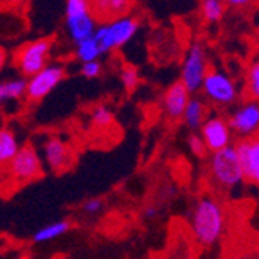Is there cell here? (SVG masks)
Returning <instances> with one entry per match:
<instances>
[{"label": "cell", "mask_w": 259, "mask_h": 259, "mask_svg": "<svg viewBox=\"0 0 259 259\" xmlns=\"http://www.w3.org/2000/svg\"><path fill=\"white\" fill-rule=\"evenodd\" d=\"M225 209L213 196H202L191 213V231L202 247L214 245L225 230Z\"/></svg>", "instance_id": "1"}, {"label": "cell", "mask_w": 259, "mask_h": 259, "mask_svg": "<svg viewBox=\"0 0 259 259\" xmlns=\"http://www.w3.org/2000/svg\"><path fill=\"white\" fill-rule=\"evenodd\" d=\"M98 20L93 16L90 2L85 0H67L65 2V30L75 45L95 36Z\"/></svg>", "instance_id": "2"}, {"label": "cell", "mask_w": 259, "mask_h": 259, "mask_svg": "<svg viewBox=\"0 0 259 259\" xmlns=\"http://www.w3.org/2000/svg\"><path fill=\"white\" fill-rule=\"evenodd\" d=\"M209 174L214 183H218L222 188L231 190L236 188L241 183L245 182L244 179V171L239 161V155L236 152L234 145L211 154L209 157Z\"/></svg>", "instance_id": "3"}, {"label": "cell", "mask_w": 259, "mask_h": 259, "mask_svg": "<svg viewBox=\"0 0 259 259\" xmlns=\"http://www.w3.org/2000/svg\"><path fill=\"white\" fill-rule=\"evenodd\" d=\"M137 31H138V20L127 14L124 17L98 25L93 39L97 40L104 55L126 45L137 34Z\"/></svg>", "instance_id": "4"}, {"label": "cell", "mask_w": 259, "mask_h": 259, "mask_svg": "<svg viewBox=\"0 0 259 259\" xmlns=\"http://www.w3.org/2000/svg\"><path fill=\"white\" fill-rule=\"evenodd\" d=\"M205 100L213 103L216 106L225 107L231 106L239 98V89L238 82L234 81L230 75H227L222 70L209 68L203 79L202 89Z\"/></svg>", "instance_id": "5"}, {"label": "cell", "mask_w": 259, "mask_h": 259, "mask_svg": "<svg viewBox=\"0 0 259 259\" xmlns=\"http://www.w3.org/2000/svg\"><path fill=\"white\" fill-rule=\"evenodd\" d=\"M52 49H53V42L45 37L28 42L23 47H20L14 58V64L17 70L25 78L34 76L49 65Z\"/></svg>", "instance_id": "6"}, {"label": "cell", "mask_w": 259, "mask_h": 259, "mask_svg": "<svg viewBox=\"0 0 259 259\" xmlns=\"http://www.w3.org/2000/svg\"><path fill=\"white\" fill-rule=\"evenodd\" d=\"M208 70L209 67H208V59L203 45L200 42L191 44L183 56L182 73H180V82L191 95L202 89Z\"/></svg>", "instance_id": "7"}, {"label": "cell", "mask_w": 259, "mask_h": 259, "mask_svg": "<svg viewBox=\"0 0 259 259\" xmlns=\"http://www.w3.org/2000/svg\"><path fill=\"white\" fill-rule=\"evenodd\" d=\"M228 126L239 140H247L259 135V103L247 100L236 106L227 118Z\"/></svg>", "instance_id": "8"}, {"label": "cell", "mask_w": 259, "mask_h": 259, "mask_svg": "<svg viewBox=\"0 0 259 259\" xmlns=\"http://www.w3.org/2000/svg\"><path fill=\"white\" fill-rule=\"evenodd\" d=\"M42 158L34 146L27 145L20 146L19 152L13 158V161L8 164V171L11 177L20 183H27L31 180H36L42 176Z\"/></svg>", "instance_id": "9"}, {"label": "cell", "mask_w": 259, "mask_h": 259, "mask_svg": "<svg viewBox=\"0 0 259 259\" xmlns=\"http://www.w3.org/2000/svg\"><path fill=\"white\" fill-rule=\"evenodd\" d=\"M200 138L203 140L208 152L214 154L231 146L233 132L227 118L221 115H209L200 127Z\"/></svg>", "instance_id": "10"}, {"label": "cell", "mask_w": 259, "mask_h": 259, "mask_svg": "<svg viewBox=\"0 0 259 259\" xmlns=\"http://www.w3.org/2000/svg\"><path fill=\"white\" fill-rule=\"evenodd\" d=\"M65 76L64 67L58 64H49L39 73L27 79V98L39 101L53 92Z\"/></svg>", "instance_id": "11"}, {"label": "cell", "mask_w": 259, "mask_h": 259, "mask_svg": "<svg viewBox=\"0 0 259 259\" xmlns=\"http://www.w3.org/2000/svg\"><path fill=\"white\" fill-rule=\"evenodd\" d=\"M244 171V179L259 186V135L247 140H238L234 145Z\"/></svg>", "instance_id": "12"}, {"label": "cell", "mask_w": 259, "mask_h": 259, "mask_svg": "<svg viewBox=\"0 0 259 259\" xmlns=\"http://www.w3.org/2000/svg\"><path fill=\"white\" fill-rule=\"evenodd\" d=\"M44 160L47 166L52 168L56 172H61L67 169L72 163V151L64 143V141L58 137H50L42 146Z\"/></svg>", "instance_id": "13"}, {"label": "cell", "mask_w": 259, "mask_h": 259, "mask_svg": "<svg viewBox=\"0 0 259 259\" xmlns=\"http://www.w3.org/2000/svg\"><path fill=\"white\" fill-rule=\"evenodd\" d=\"M191 98V93L185 89V85L177 81L168 87V90L163 95V109L171 120H180L183 116V112L186 109V104Z\"/></svg>", "instance_id": "14"}, {"label": "cell", "mask_w": 259, "mask_h": 259, "mask_svg": "<svg viewBox=\"0 0 259 259\" xmlns=\"http://www.w3.org/2000/svg\"><path fill=\"white\" fill-rule=\"evenodd\" d=\"M131 7L132 2H126V0H98V2H90L93 16L97 17V20H103L104 23L127 16Z\"/></svg>", "instance_id": "15"}, {"label": "cell", "mask_w": 259, "mask_h": 259, "mask_svg": "<svg viewBox=\"0 0 259 259\" xmlns=\"http://www.w3.org/2000/svg\"><path fill=\"white\" fill-rule=\"evenodd\" d=\"M208 106L206 103L199 98V97H191L190 101L186 104V109L183 112V123L186 127H190L191 131H197L202 127L205 120L208 118Z\"/></svg>", "instance_id": "16"}, {"label": "cell", "mask_w": 259, "mask_h": 259, "mask_svg": "<svg viewBox=\"0 0 259 259\" xmlns=\"http://www.w3.org/2000/svg\"><path fill=\"white\" fill-rule=\"evenodd\" d=\"M19 149L20 145L17 135L8 127L0 129V168L8 166L16 157V154L19 152Z\"/></svg>", "instance_id": "17"}, {"label": "cell", "mask_w": 259, "mask_h": 259, "mask_svg": "<svg viewBox=\"0 0 259 259\" xmlns=\"http://www.w3.org/2000/svg\"><path fill=\"white\" fill-rule=\"evenodd\" d=\"M70 228H72V224H70L68 221H58V222H53L50 225H45L33 234V242L42 244V242L53 241L56 238L64 236Z\"/></svg>", "instance_id": "18"}, {"label": "cell", "mask_w": 259, "mask_h": 259, "mask_svg": "<svg viewBox=\"0 0 259 259\" xmlns=\"http://www.w3.org/2000/svg\"><path fill=\"white\" fill-rule=\"evenodd\" d=\"M27 95V79L25 78H14L0 82V98L2 101L20 100Z\"/></svg>", "instance_id": "19"}, {"label": "cell", "mask_w": 259, "mask_h": 259, "mask_svg": "<svg viewBox=\"0 0 259 259\" xmlns=\"http://www.w3.org/2000/svg\"><path fill=\"white\" fill-rule=\"evenodd\" d=\"M244 93L247 100L259 103V58L251 61L245 70Z\"/></svg>", "instance_id": "20"}, {"label": "cell", "mask_w": 259, "mask_h": 259, "mask_svg": "<svg viewBox=\"0 0 259 259\" xmlns=\"http://www.w3.org/2000/svg\"><path fill=\"white\" fill-rule=\"evenodd\" d=\"M225 10V2H221V0H203L200 2V14L208 23L219 22L224 17Z\"/></svg>", "instance_id": "21"}, {"label": "cell", "mask_w": 259, "mask_h": 259, "mask_svg": "<svg viewBox=\"0 0 259 259\" xmlns=\"http://www.w3.org/2000/svg\"><path fill=\"white\" fill-rule=\"evenodd\" d=\"M75 53H76V58L81 61V64L92 62V61H98V58L103 55L100 45L97 44V40L93 39V37L78 44L76 49H75Z\"/></svg>", "instance_id": "22"}, {"label": "cell", "mask_w": 259, "mask_h": 259, "mask_svg": "<svg viewBox=\"0 0 259 259\" xmlns=\"http://www.w3.org/2000/svg\"><path fill=\"white\" fill-rule=\"evenodd\" d=\"M92 123L100 129H104L113 123V113L109 107L100 104L92 110Z\"/></svg>", "instance_id": "23"}, {"label": "cell", "mask_w": 259, "mask_h": 259, "mask_svg": "<svg viewBox=\"0 0 259 259\" xmlns=\"http://www.w3.org/2000/svg\"><path fill=\"white\" fill-rule=\"evenodd\" d=\"M121 82L124 85L126 90L132 92L138 87L140 84V73L135 67H131V65H126L121 68Z\"/></svg>", "instance_id": "24"}, {"label": "cell", "mask_w": 259, "mask_h": 259, "mask_svg": "<svg viewBox=\"0 0 259 259\" xmlns=\"http://www.w3.org/2000/svg\"><path fill=\"white\" fill-rule=\"evenodd\" d=\"M188 146H190L191 152L199 158H203L208 154V149L203 143V140L197 134H191L190 137H188Z\"/></svg>", "instance_id": "25"}, {"label": "cell", "mask_w": 259, "mask_h": 259, "mask_svg": "<svg viewBox=\"0 0 259 259\" xmlns=\"http://www.w3.org/2000/svg\"><path fill=\"white\" fill-rule=\"evenodd\" d=\"M103 73V65L100 61H92V62H85L81 65V75L84 78L93 79V78H98Z\"/></svg>", "instance_id": "26"}, {"label": "cell", "mask_w": 259, "mask_h": 259, "mask_svg": "<svg viewBox=\"0 0 259 259\" xmlns=\"http://www.w3.org/2000/svg\"><path fill=\"white\" fill-rule=\"evenodd\" d=\"M101 209H103V200L97 199V197L87 199L82 203V211H84V213H87V214H98Z\"/></svg>", "instance_id": "27"}, {"label": "cell", "mask_w": 259, "mask_h": 259, "mask_svg": "<svg viewBox=\"0 0 259 259\" xmlns=\"http://www.w3.org/2000/svg\"><path fill=\"white\" fill-rule=\"evenodd\" d=\"M233 259H259V251L257 250H247L238 256H234Z\"/></svg>", "instance_id": "28"}, {"label": "cell", "mask_w": 259, "mask_h": 259, "mask_svg": "<svg viewBox=\"0 0 259 259\" xmlns=\"http://www.w3.org/2000/svg\"><path fill=\"white\" fill-rule=\"evenodd\" d=\"M225 7H230V8L250 7V2H248V0H227V2H225Z\"/></svg>", "instance_id": "29"}, {"label": "cell", "mask_w": 259, "mask_h": 259, "mask_svg": "<svg viewBox=\"0 0 259 259\" xmlns=\"http://www.w3.org/2000/svg\"><path fill=\"white\" fill-rule=\"evenodd\" d=\"M157 214H158V209H157L155 206L149 205V206L145 208V216H146L148 219H154V218H157Z\"/></svg>", "instance_id": "30"}, {"label": "cell", "mask_w": 259, "mask_h": 259, "mask_svg": "<svg viewBox=\"0 0 259 259\" xmlns=\"http://www.w3.org/2000/svg\"><path fill=\"white\" fill-rule=\"evenodd\" d=\"M5 64H7V52L4 47H0V72L4 70Z\"/></svg>", "instance_id": "31"}, {"label": "cell", "mask_w": 259, "mask_h": 259, "mask_svg": "<svg viewBox=\"0 0 259 259\" xmlns=\"http://www.w3.org/2000/svg\"><path fill=\"white\" fill-rule=\"evenodd\" d=\"M256 47H257V52H259V34H257V42H256Z\"/></svg>", "instance_id": "32"}, {"label": "cell", "mask_w": 259, "mask_h": 259, "mask_svg": "<svg viewBox=\"0 0 259 259\" xmlns=\"http://www.w3.org/2000/svg\"><path fill=\"white\" fill-rule=\"evenodd\" d=\"M13 259H27V257H23V256H19V257H13Z\"/></svg>", "instance_id": "33"}, {"label": "cell", "mask_w": 259, "mask_h": 259, "mask_svg": "<svg viewBox=\"0 0 259 259\" xmlns=\"http://www.w3.org/2000/svg\"><path fill=\"white\" fill-rule=\"evenodd\" d=\"M2 103H4V101H2V98H0V104H2Z\"/></svg>", "instance_id": "34"}]
</instances>
